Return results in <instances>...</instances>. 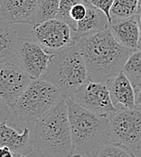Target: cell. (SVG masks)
Wrapping results in <instances>:
<instances>
[{
  "instance_id": "cell-1",
  "label": "cell",
  "mask_w": 141,
  "mask_h": 157,
  "mask_svg": "<svg viewBox=\"0 0 141 157\" xmlns=\"http://www.w3.org/2000/svg\"><path fill=\"white\" fill-rule=\"evenodd\" d=\"M92 82L106 83L122 72L131 51L121 45L110 28L76 42Z\"/></svg>"
},
{
  "instance_id": "cell-2",
  "label": "cell",
  "mask_w": 141,
  "mask_h": 157,
  "mask_svg": "<svg viewBox=\"0 0 141 157\" xmlns=\"http://www.w3.org/2000/svg\"><path fill=\"white\" fill-rule=\"evenodd\" d=\"M33 144L41 157H70L73 155L66 99L36 122Z\"/></svg>"
},
{
  "instance_id": "cell-3",
  "label": "cell",
  "mask_w": 141,
  "mask_h": 157,
  "mask_svg": "<svg viewBox=\"0 0 141 157\" xmlns=\"http://www.w3.org/2000/svg\"><path fill=\"white\" fill-rule=\"evenodd\" d=\"M71 140L74 150L93 157L110 143V119L90 112L66 98Z\"/></svg>"
},
{
  "instance_id": "cell-4",
  "label": "cell",
  "mask_w": 141,
  "mask_h": 157,
  "mask_svg": "<svg viewBox=\"0 0 141 157\" xmlns=\"http://www.w3.org/2000/svg\"><path fill=\"white\" fill-rule=\"evenodd\" d=\"M41 79L57 87L65 98L88 83V70L78 46L52 54L47 72Z\"/></svg>"
},
{
  "instance_id": "cell-5",
  "label": "cell",
  "mask_w": 141,
  "mask_h": 157,
  "mask_svg": "<svg viewBox=\"0 0 141 157\" xmlns=\"http://www.w3.org/2000/svg\"><path fill=\"white\" fill-rule=\"evenodd\" d=\"M63 99L66 98L62 92L51 83L33 80L12 110L23 122H37Z\"/></svg>"
},
{
  "instance_id": "cell-6",
  "label": "cell",
  "mask_w": 141,
  "mask_h": 157,
  "mask_svg": "<svg viewBox=\"0 0 141 157\" xmlns=\"http://www.w3.org/2000/svg\"><path fill=\"white\" fill-rule=\"evenodd\" d=\"M110 142L131 151L141 146V108L121 107L110 117Z\"/></svg>"
},
{
  "instance_id": "cell-7",
  "label": "cell",
  "mask_w": 141,
  "mask_h": 157,
  "mask_svg": "<svg viewBox=\"0 0 141 157\" xmlns=\"http://www.w3.org/2000/svg\"><path fill=\"white\" fill-rule=\"evenodd\" d=\"M31 34L35 42L52 54L76 45L73 29L67 23L57 18L35 24Z\"/></svg>"
},
{
  "instance_id": "cell-8",
  "label": "cell",
  "mask_w": 141,
  "mask_h": 157,
  "mask_svg": "<svg viewBox=\"0 0 141 157\" xmlns=\"http://www.w3.org/2000/svg\"><path fill=\"white\" fill-rule=\"evenodd\" d=\"M68 98L81 107L101 116L110 117L117 111L106 83L90 80Z\"/></svg>"
},
{
  "instance_id": "cell-9",
  "label": "cell",
  "mask_w": 141,
  "mask_h": 157,
  "mask_svg": "<svg viewBox=\"0 0 141 157\" xmlns=\"http://www.w3.org/2000/svg\"><path fill=\"white\" fill-rule=\"evenodd\" d=\"M33 79L19 64L8 62L0 64V97L9 108H13Z\"/></svg>"
},
{
  "instance_id": "cell-10",
  "label": "cell",
  "mask_w": 141,
  "mask_h": 157,
  "mask_svg": "<svg viewBox=\"0 0 141 157\" xmlns=\"http://www.w3.org/2000/svg\"><path fill=\"white\" fill-rule=\"evenodd\" d=\"M16 57L24 71L33 80H37L45 75L52 54L34 40L20 38Z\"/></svg>"
},
{
  "instance_id": "cell-11",
  "label": "cell",
  "mask_w": 141,
  "mask_h": 157,
  "mask_svg": "<svg viewBox=\"0 0 141 157\" xmlns=\"http://www.w3.org/2000/svg\"><path fill=\"white\" fill-rule=\"evenodd\" d=\"M38 0H0V22L35 25Z\"/></svg>"
},
{
  "instance_id": "cell-12",
  "label": "cell",
  "mask_w": 141,
  "mask_h": 157,
  "mask_svg": "<svg viewBox=\"0 0 141 157\" xmlns=\"http://www.w3.org/2000/svg\"><path fill=\"white\" fill-rule=\"evenodd\" d=\"M4 146L18 155L25 156L29 155L34 146L29 129L24 126L23 130L18 131L15 126L7 124L6 122L0 123V147Z\"/></svg>"
},
{
  "instance_id": "cell-13",
  "label": "cell",
  "mask_w": 141,
  "mask_h": 157,
  "mask_svg": "<svg viewBox=\"0 0 141 157\" xmlns=\"http://www.w3.org/2000/svg\"><path fill=\"white\" fill-rule=\"evenodd\" d=\"M109 28L120 45L131 52L139 50L140 29L137 15L127 19L111 21Z\"/></svg>"
},
{
  "instance_id": "cell-14",
  "label": "cell",
  "mask_w": 141,
  "mask_h": 157,
  "mask_svg": "<svg viewBox=\"0 0 141 157\" xmlns=\"http://www.w3.org/2000/svg\"><path fill=\"white\" fill-rule=\"evenodd\" d=\"M113 105L117 106L120 105L124 108H135L136 104V91L127 75L120 72L117 75L106 82Z\"/></svg>"
},
{
  "instance_id": "cell-15",
  "label": "cell",
  "mask_w": 141,
  "mask_h": 157,
  "mask_svg": "<svg viewBox=\"0 0 141 157\" xmlns=\"http://www.w3.org/2000/svg\"><path fill=\"white\" fill-rule=\"evenodd\" d=\"M110 27V21L107 16L99 9L87 6V14L85 17L77 23L75 31L76 42L81 38L87 37L100 33Z\"/></svg>"
},
{
  "instance_id": "cell-16",
  "label": "cell",
  "mask_w": 141,
  "mask_h": 157,
  "mask_svg": "<svg viewBox=\"0 0 141 157\" xmlns=\"http://www.w3.org/2000/svg\"><path fill=\"white\" fill-rule=\"evenodd\" d=\"M19 41L17 33L10 25L0 22V64L16 58Z\"/></svg>"
},
{
  "instance_id": "cell-17",
  "label": "cell",
  "mask_w": 141,
  "mask_h": 157,
  "mask_svg": "<svg viewBox=\"0 0 141 157\" xmlns=\"http://www.w3.org/2000/svg\"><path fill=\"white\" fill-rule=\"evenodd\" d=\"M122 72L132 83L135 91L141 87V49L131 52Z\"/></svg>"
},
{
  "instance_id": "cell-18",
  "label": "cell",
  "mask_w": 141,
  "mask_h": 157,
  "mask_svg": "<svg viewBox=\"0 0 141 157\" xmlns=\"http://www.w3.org/2000/svg\"><path fill=\"white\" fill-rule=\"evenodd\" d=\"M138 4L139 0H114L110 12V22L127 19L136 16L138 11Z\"/></svg>"
},
{
  "instance_id": "cell-19",
  "label": "cell",
  "mask_w": 141,
  "mask_h": 157,
  "mask_svg": "<svg viewBox=\"0 0 141 157\" xmlns=\"http://www.w3.org/2000/svg\"><path fill=\"white\" fill-rule=\"evenodd\" d=\"M61 0H38L35 24L56 18Z\"/></svg>"
},
{
  "instance_id": "cell-20",
  "label": "cell",
  "mask_w": 141,
  "mask_h": 157,
  "mask_svg": "<svg viewBox=\"0 0 141 157\" xmlns=\"http://www.w3.org/2000/svg\"><path fill=\"white\" fill-rule=\"evenodd\" d=\"M93 157H137L133 152L119 144L108 143L102 146Z\"/></svg>"
},
{
  "instance_id": "cell-21",
  "label": "cell",
  "mask_w": 141,
  "mask_h": 157,
  "mask_svg": "<svg viewBox=\"0 0 141 157\" xmlns=\"http://www.w3.org/2000/svg\"><path fill=\"white\" fill-rule=\"evenodd\" d=\"M81 0H61L60 2V6H59V10L57 13V19H60L63 22L67 23L70 27L73 29V31H76V27H77V24L73 22L70 19V13L72 9V7L78 4L81 3Z\"/></svg>"
},
{
  "instance_id": "cell-22",
  "label": "cell",
  "mask_w": 141,
  "mask_h": 157,
  "mask_svg": "<svg viewBox=\"0 0 141 157\" xmlns=\"http://www.w3.org/2000/svg\"><path fill=\"white\" fill-rule=\"evenodd\" d=\"M86 14H87V6L82 2L78 3L72 7L70 11V19L75 24H77L79 21L82 20L85 17Z\"/></svg>"
},
{
  "instance_id": "cell-23",
  "label": "cell",
  "mask_w": 141,
  "mask_h": 157,
  "mask_svg": "<svg viewBox=\"0 0 141 157\" xmlns=\"http://www.w3.org/2000/svg\"><path fill=\"white\" fill-rule=\"evenodd\" d=\"M113 3H114V0H92L91 1V5L92 6L101 10L107 16L110 23V9H111Z\"/></svg>"
},
{
  "instance_id": "cell-24",
  "label": "cell",
  "mask_w": 141,
  "mask_h": 157,
  "mask_svg": "<svg viewBox=\"0 0 141 157\" xmlns=\"http://www.w3.org/2000/svg\"><path fill=\"white\" fill-rule=\"evenodd\" d=\"M8 108H9L8 105L0 97V123L6 122L8 115H9V109Z\"/></svg>"
},
{
  "instance_id": "cell-25",
  "label": "cell",
  "mask_w": 141,
  "mask_h": 157,
  "mask_svg": "<svg viewBox=\"0 0 141 157\" xmlns=\"http://www.w3.org/2000/svg\"><path fill=\"white\" fill-rule=\"evenodd\" d=\"M0 157H26L25 155L14 153L8 147H0Z\"/></svg>"
},
{
  "instance_id": "cell-26",
  "label": "cell",
  "mask_w": 141,
  "mask_h": 157,
  "mask_svg": "<svg viewBox=\"0 0 141 157\" xmlns=\"http://www.w3.org/2000/svg\"><path fill=\"white\" fill-rule=\"evenodd\" d=\"M136 104L141 106V87L136 90Z\"/></svg>"
},
{
  "instance_id": "cell-27",
  "label": "cell",
  "mask_w": 141,
  "mask_h": 157,
  "mask_svg": "<svg viewBox=\"0 0 141 157\" xmlns=\"http://www.w3.org/2000/svg\"><path fill=\"white\" fill-rule=\"evenodd\" d=\"M141 14V0H139V4H138V11H137V15Z\"/></svg>"
},
{
  "instance_id": "cell-28",
  "label": "cell",
  "mask_w": 141,
  "mask_h": 157,
  "mask_svg": "<svg viewBox=\"0 0 141 157\" xmlns=\"http://www.w3.org/2000/svg\"><path fill=\"white\" fill-rule=\"evenodd\" d=\"M91 1H92V0H81V2L84 3L86 6H90V5H91Z\"/></svg>"
},
{
  "instance_id": "cell-29",
  "label": "cell",
  "mask_w": 141,
  "mask_h": 157,
  "mask_svg": "<svg viewBox=\"0 0 141 157\" xmlns=\"http://www.w3.org/2000/svg\"><path fill=\"white\" fill-rule=\"evenodd\" d=\"M70 157H88L84 155H81V154H77V155H72Z\"/></svg>"
},
{
  "instance_id": "cell-30",
  "label": "cell",
  "mask_w": 141,
  "mask_h": 157,
  "mask_svg": "<svg viewBox=\"0 0 141 157\" xmlns=\"http://www.w3.org/2000/svg\"><path fill=\"white\" fill-rule=\"evenodd\" d=\"M140 29V37H139V49H141V25H139Z\"/></svg>"
},
{
  "instance_id": "cell-31",
  "label": "cell",
  "mask_w": 141,
  "mask_h": 157,
  "mask_svg": "<svg viewBox=\"0 0 141 157\" xmlns=\"http://www.w3.org/2000/svg\"><path fill=\"white\" fill-rule=\"evenodd\" d=\"M137 17H138L139 24V25H141V14H139V15H137Z\"/></svg>"
}]
</instances>
